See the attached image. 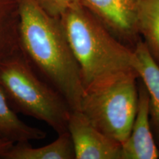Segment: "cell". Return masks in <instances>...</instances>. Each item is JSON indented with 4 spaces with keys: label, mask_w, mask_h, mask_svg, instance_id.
<instances>
[{
    "label": "cell",
    "mask_w": 159,
    "mask_h": 159,
    "mask_svg": "<svg viewBox=\"0 0 159 159\" xmlns=\"http://www.w3.org/2000/svg\"><path fill=\"white\" fill-rule=\"evenodd\" d=\"M3 159H75L73 144L68 131L58 134L54 142L33 148L29 142L14 143Z\"/></svg>",
    "instance_id": "cell-9"
},
{
    "label": "cell",
    "mask_w": 159,
    "mask_h": 159,
    "mask_svg": "<svg viewBox=\"0 0 159 159\" xmlns=\"http://www.w3.org/2000/svg\"><path fill=\"white\" fill-rule=\"evenodd\" d=\"M137 29L151 57L159 66V0H142Z\"/></svg>",
    "instance_id": "cell-12"
},
{
    "label": "cell",
    "mask_w": 159,
    "mask_h": 159,
    "mask_svg": "<svg viewBox=\"0 0 159 159\" xmlns=\"http://www.w3.org/2000/svg\"><path fill=\"white\" fill-rule=\"evenodd\" d=\"M67 131L75 159H121L122 144L97 130L80 111H71Z\"/></svg>",
    "instance_id": "cell-6"
},
{
    "label": "cell",
    "mask_w": 159,
    "mask_h": 159,
    "mask_svg": "<svg viewBox=\"0 0 159 159\" xmlns=\"http://www.w3.org/2000/svg\"><path fill=\"white\" fill-rule=\"evenodd\" d=\"M136 71L113 76L83 90L80 111L102 134L122 144L130 135L138 105Z\"/></svg>",
    "instance_id": "cell-4"
},
{
    "label": "cell",
    "mask_w": 159,
    "mask_h": 159,
    "mask_svg": "<svg viewBox=\"0 0 159 159\" xmlns=\"http://www.w3.org/2000/svg\"><path fill=\"white\" fill-rule=\"evenodd\" d=\"M138 92L136 116L130 135L122 144L121 159L159 158V149L150 126L148 92L139 78Z\"/></svg>",
    "instance_id": "cell-7"
},
{
    "label": "cell",
    "mask_w": 159,
    "mask_h": 159,
    "mask_svg": "<svg viewBox=\"0 0 159 159\" xmlns=\"http://www.w3.org/2000/svg\"><path fill=\"white\" fill-rule=\"evenodd\" d=\"M35 2L49 15L58 19L69 10L83 5L81 0H35Z\"/></svg>",
    "instance_id": "cell-13"
},
{
    "label": "cell",
    "mask_w": 159,
    "mask_h": 159,
    "mask_svg": "<svg viewBox=\"0 0 159 159\" xmlns=\"http://www.w3.org/2000/svg\"><path fill=\"white\" fill-rule=\"evenodd\" d=\"M134 52V69L148 92L150 126L159 149V66L151 57L142 39Z\"/></svg>",
    "instance_id": "cell-8"
},
{
    "label": "cell",
    "mask_w": 159,
    "mask_h": 159,
    "mask_svg": "<svg viewBox=\"0 0 159 159\" xmlns=\"http://www.w3.org/2000/svg\"><path fill=\"white\" fill-rule=\"evenodd\" d=\"M60 21L79 66L83 90L115 75L136 71L134 49L83 5L67 11Z\"/></svg>",
    "instance_id": "cell-2"
},
{
    "label": "cell",
    "mask_w": 159,
    "mask_h": 159,
    "mask_svg": "<svg viewBox=\"0 0 159 159\" xmlns=\"http://www.w3.org/2000/svg\"><path fill=\"white\" fill-rule=\"evenodd\" d=\"M85 8L95 16L124 44L134 49L141 40L137 29L142 0H81Z\"/></svg>",
    "instance_id": "cell-5"
},
{
    "label": "cell",
    "mask_w": 159,
    "mask_h": 159,
    "mask_svg": "<svg viewBox=\"0 0 159 159\" xmlns=\"http://www.w3.org/2000/svg\"><path fill=\"white\" fill-rule=\"evenodd\" d=\"M13 144L14 143L9 142V141L0 140V158H2V156Z\"/></svg>",
    "instance_id": "cell-14"
},
{
    "label": "cell",
    "mask_w": 159,
    "mask_h": 159,
    "mask_svg": "<svg viewBox=\"0 0 159 159\" xmlns=\"http://www.w3.org/2000/svg\"><path fill=\"white\" fill-rule=\"evenodd\" d=\"M0 89L16 114L45 122L57 135L67 131L70 107L35 72L20 49L0 61Z\"/></svg>",
    "instance_id": "cell-3"
},
{
    "label": "cell",
    "mask_w": 159,
    "mask_h": 159,
    "mask_svg": "<svg viewBox=\"0 0 159 159\" xmlns=\"http://www.w3.org/2000/svg\"><path fill=\"white\" fill-rule=\"evenodd\" d=\"M19 49L18 0H0V61Z\"/></svg>",
    "instance_id": "cell-11"
},
{
    "label": "cell",
    "mask_w": 159,
    "mask_h": 159,
    "mask_svg": "<svg viewBox=\"0 0 159 159\" xmlns=\"http://www.w3.org/2000/svg\"><path fill=\"white\" fill-rule=\"evenodd\" d=\"M46 136L44 130L26 124L19 118L0 89V140L30 142L42 140Z\"/></svg>",
    "instance_id": "cell-10"
},
{
    "label": "cell",
    "mask_w": 159,
    "mask_h": 159,
    "mask_svg": "<svg viewBox=\"0 0 159 159\" xmlns=\"http://www.w3.org/2000/svg\"><path fill=\"white\" fill-rule=\"evenodd\" d=\"M19 48L35 72L80 111L83 94L80 71L58 18L35 0H18Z\"/></svg>",
    "instance_id": "cell-1"
}]
</instances>
